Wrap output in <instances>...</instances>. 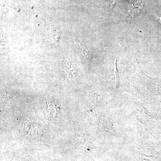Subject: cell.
I'll return each mask as SVG.
<instances>
[{"label":"cell","mask_w":161,"mask_h":161,"mask_svg":"<svg viewBox=\"0 0 161 161\" xmlns=\"http://www.w3.org/2000/svg\"><path fill=\"white\" fill-rule=\"evenodd\" d=\"M142 7L141 0H131L128 7V12L131 15L134 16L139 12Z\"/></svg>","instance_id":"1"},{"label":"cell","mask_w":161,"mask_h":161,"mask_svg":"<svg viewBox=\"0 0 161 161\" xmlns=\"http://www.w3.org/2000/svg\"><path fill=\"white\" fill-rule=\"evenodd\" d=\"M109 3L110 6V9H111V10H112L113 7L115 6V0H109Z\"/></svg>","instance_id":"5"},{"label":"cell","mask_w":161,"mask_h":161,"mask_svg":"<svg viewBox=\"0 0 161 161\" xmlns=\"http://www.w3.org/2000/svg\"><path fill=\"white\" fill-rule=\"evenodd\" d=\"M155 16L156 17V19H157V20L158 21L159 23H160L161 25V16H158L157 15L155 14Z\"/></svg>","instance_id":"6"},{"label":"cell","mask_w":161,"mask_h":161,"mask_svg":"<svg viewBox=\"0 0 161 161\" xmlns=\"http://www.w3.org/2000/svg\"><path fill=\"white\" fill-rule=\"evenodd\" d=\"M1 53L6 52L7 48V43L3 36H1Z\"/></svg>","instance_id":"3"},{"label":"cell","mask_w":161,"mask_h":161,"mask_svg":"<svg viewBox=\"0 0 161 161\" xmlns=\"http://www.w3.org/2000/svg\"><path fill=\"white\" fill-rule=\"evenodd\" d=\"M61 64L63 67L64 71L68 75H70L71 72H73L74 70L71 64L68 60L65 59H63L61 60Z\"/></svg>","instance_id":"2"},{"label":"cell","mask_w":161,"mask_h":161,"mask_svg":"<svg viewBox=\"0 0 161 161\" xmlns=\"http://www.w3.org/2000/svg\"><path fill=\"white\" fill-rule=\"evenodd\" d=\"M77 47H78V49H79V50H80V51L81 52L82 54L83 55L84 57H85L86 58H87L88 57L87 53V51L86 49H85V48L83 47L79 43H78L77 44Z\"/></svg>","instance_id":"4"}]
</instances>
